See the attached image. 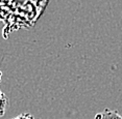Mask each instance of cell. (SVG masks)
<instances>
[{
	"label": "cell",
	"mask_w": 122,
	"mask_h": 119,
	"mask_svg": "<svg viewBox=\"0 0 122 119\" xmlns=\"http://www.w3.org/2000/svg\"><path fill=\"white\" fill-rule=\"evenodd\" d=\"M94 119H122V116L116 110H110L105 108L103 111L97 113Z\"/></svg>",
	"instance_id": "1"
},
{
	"label": "cell",
	"mask_w": 122,
	"mask_h": 119,
	"mask_svg": "<svg viewBox=\"0 0 122 119\" xmlns=\"http://www.w3.org/2000/svg\"><path fill=\"white\" fill-rule=\"evenodd\" d=\"M7 107V97L2 90H0V117L5 114Z\"/></svg>",
	"instance_id": "2"
},
{
	"label": "cell",
	"mask_w": 122,
	"mask_h": 119,
	"mask_svg": "<svg viewBox=\"0 0 122 119\" xmlns=\"http://www.w3.org/2000/svg\"><path fill=\"white\" fill-rule=\"evenodd\" d=\"M14 119H35V118H34V116L31 114H29V113H22V114L18 115L17 117Z\"/></svg>",
	"instance_id": "3"
},
{
	"label": "cell",
	"mask_w": 122,
	"mask_h": 119,
	"mask_svg": "<svg viewBox=\"0 0 122 119\" xmlns=\"http://www.w3.org/2000/svg\"><path fill=\"white\" fill-rule=\"evenodd\" d=\"M1 79H2V71H0V82H1Z\"/></svg>",
	"instance_id": "4"
}]
</instances>
